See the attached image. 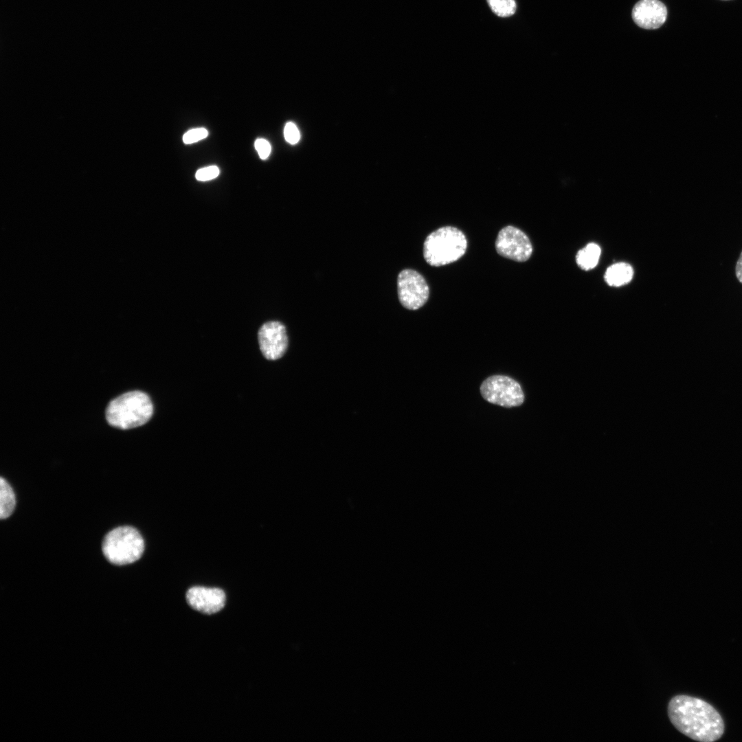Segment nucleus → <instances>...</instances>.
I'll return each mask as SVG.
<instances>
[{
    "mask_svg": "<svg viewBox=\"0 0 742 742\" xmlns=\"http://www.w3.org/2000/svg\"><path fill=\"white\" fill-rule=\"evenodd\" d=\"M667 710L674 727L693 740L713 742L724 732V722L719 712L699 698L676 695L670 700Z\"/></svg>",
    "mask_w": 742,
    "mask_h": 742,
    "instance_id": "obj_1",
    "label": "nucleus"
},
{
    "mask_svg": "<svg viewBox=\"0 0 742 742\" xmlns=\"http://www.w3.org/2000/svg\"><path fill=\"white\" fill-rule=\"evenodd\" d=\"M153 405L144 392L132 391L112 400L106 409V418L111 426L120 429L139 427L151 418Z\"/></svg>",
    "mask_w": 742,
    "mask_h": 742,
    "instance_id": "obj_2",
    "label": "nucleus"
},
{
    "mask_svg": "<svg viewBox=\"0 0 742 742\" xmlns=\"http://www.w3.org/2000/svg\"><path fill=\"white\" fill-rule=\"evenodd\" d=\"M467 249L464 234L452 226H445L429 234L423 244V256L431 266L441 267L462 257Z\"/></svg>",
    "mask_w": 742,
    "mask_h": 742,
    "instance_id": "obj_3",
    "label": "nucleus"
},
{
    "mask_svg": "<svg viewBox=\"0 0 742 742\" xmlns=\"http://www.w3.org/2000/svg\"><path fill=\"white\" fill-rule=\"evenodd\" d=\"M102 552L112 564L124 565L139 560L144 551V541L135 528L124 526L115 528L104 537Z\"/></svg>",
    "mask_w": 742,
    "mask_h": 742,
    "instance_id": "obj_4",
    "label": "nucleus"
},
{
    "mask_svg": "<svg viewBox=\"0 0 742 742\" xmlns=\"http://www.w3.org/2000/svg\"><path fill=\"white\" fill-rule=\"evenodd\" d=\"M480 390L486 401L504 407L519 406L524 401L520 385L508 376H491L482 383Z\"/></svg>",
    "mask_w": 742,
    "mask_h": 742,
    "instance_id": "obj_5",
    "label": "nucleus"
},
{
    "mask_svg": "<svg viewBox=\"0 0 742 742\" xmlns=\"http://www.w3.org/2000/svg\"><path fill=\"white\" fill-rule=\"evenodd\" d=\"M397 290L401 304L409 310H417L427 301L429 286L418 271L406 269L401 271L397 278Z\"/></svg>",
    "mask_w": 742,
    "mask_h": 742,
    "instance_id": "obj_6",
    "label": "nucleus"
},
{
    "mask_svg": "<svg viewBox=\"0 0 742 742\" xmlns=\"http://www.w3.org/2000/svg\"><path fill=\"white\" fill-rule=\"evenodd\" d=\"M495 245L500 256L517 262L528 260L532 253V245L528 236L512 225L506 226L499 232Z\"/></svg>",
    "mask_w": 742,
    "mask_h": 742,
    "instance_id": "obj_7",
    "label": "nucleus"
},
{
    "mask_svg": "<svg viewBox=\"0 0 742 742\" xmlns=\"http://www.w3.org/2000/svg\"><path fill=\"white\" fill-rule=\"evenodd\" d=\"M258 342L264 357L269 360L282 357L288 346L286 328L280 322L264 324L258 331Z\"/></svg>",
    "mask_w": 742,
    "mask_h": 742,
    "instance_id": "obj_8",
    "label": "nucleus"
},
{
    "mask_svg": "<svg viewBox=\"0 0 742 742\" xmlns=\"http://www.w3.org/2000/svg\"><path fill=\"white\" fill-rule=\"evenodd\" d=\"M226 596L223 590L216 587L194 586L186 593V600L194 609L205 614H214L225 605Z\"/></svg>",
    "mask_w": 742,
    "mask_h": 742,
    "instance_id": "obj_9",
    "label": "nucleus"
},
{
    "mask_svg": "<svg viewBox=\"0 0 742 742\" xmlns=\"http://www.w3.org/2000/svg\"><path fill=\"white\" fill-rule=\"evenodd\" d=\"M631 14L634 22L639 27L654 30L664 23L667 9L659 0H640L635 4Z\"/></svg>",
    "mask_w": 742,
    "mask_h": 742,
    "instance_id": "obj_10",
    "label": "nucleus"
},
{
    "mask_svg": "<svg viewBox=\"0 0 742 742\" xmlns=\"http://www.w3.org/2000/svg\"><path fill=\"white\" fill-rule=\"evenodd\" d=\"M633 276L632 267L626 262H618L607 268L605 273L606 282L612 286H620L629 283Z\"/></svg>",
    "mask_w": 742,
    "mask_h": 742,
    "instance_id": "obj_11",
    "label": "nucleus"
},
{
    "mask_svg": "<svg viewBox=\"0 0 742 742\" xmlns=\"http://www.w3.org/2000/svg\"><path fill=\"white\" fill-rule=\"evenodd\" d=\"M600 253V247L596 243H590L578 251L576 262L584 270L592 269L597 265Z\"/></svg>",
    "mask_w": 742,
    "mask_h": 742,
    "instance_id": "obj_12",
    "label": "nucleus"
},
{
    "mask_svg": "<svg viewBox=\"0 0 742 742\" xmlns=\"http://www.w3.org/2000/svg\"><path fill=\"white\" fill-rule=\"evenodd\" d=\"M16 505L15 494L8 482L0 479V517L8 518L14 511Z\"/></svg>",
    "mask_w": 742,
    "mask_h": 742,
    "instance_id": "obj_13",
    "label": "nucleus"
},
{
    "mask_svg": "<svg viewBox=\"0 0 742 742\" xmlns=\"http://www.w3.org/2000/svg\"><path fill=\"white\" fill-rule=\"evenodd\" d=\"M486 1L491 10L498 16H510L516 12L517 4L515 0Z\"/></svg>",
    "mask_w": 742,
    "mask_h": 742,
    "instance_id": "obj_14",
    "label": "nucleus"
},
{
    "mask_svg": "<svg viewBox=\"0 0 742 742\" xmlns=\"http://www.w3.org/2000/svg\"><path fill=\"white\" fill-rule=\"evenodd\" d=\"M208 135V131L205 128H196L187 131L183 136V141L186 144L195 143L205 139Z\"/></svg>",
    "mask_w": 742,
    "mask_h": 742,
    "instance_id": "obj_15",
    "label": "nucleus"
},
{
    "mask_svg": "<svg viewBox=\"0 0 742 742\" xmlns=\"http://www.w3.org/2000/svg\"><path fill=\"white\" fill-rule=\"evenodd\" d=\"M219 173L220 170L216 166H210L198 170L195 177L198 181H206L215 179Z\"/></svg>",
    "mask_w": 742,
    "mask_h": 742,
    "instance_id": "obj_16",
    "label": "nucleus"
},
{
    "mask_svg": "<svg viewBox=\"0 0 742 742\" xmlns=\"http://www.w3.org/2000/svg\"><path fill=\"white\" fill-rule=\"evenodd\" d=\"M284 135L286 141L291 144H297L300 139V131L297 126L292 122H289L285 124Z\"/></svg>",
    "mask_w": 742,
    "mask_h": 742,
    "instance_id": "obj_17",
    "label": "nucleus"
},
{
    "mask_svg": "<svg viewBox=\"0 0 742 742\" xmlns=\"http://www.w3.org/2000/svg\"><path fill=\"white\" fill-rule=\"evenodd\" d=\"M254 146L260 159H266L269 156L271 148V145L267 140L263 138H258L255 141Z\"/></svg>",
    "mask_w": 742,
    "mask_h": 742,
    "instance_id": "obj_18",
    "label": "nucleus"
},
{
    "mask_svg": "<svg viewBox=\"0 0 742 742\" xmlns=\"http://www.w3.org/2000/svg\"><path fill=\"white\" fill-rule=\"evenodd\" d=\"M735 272L737 279L741 283H742V251L737 262Z\"/></svg>",
    "mask_w": 742,
    "mask_h": 742,
    "instance_id": "obj_19",
    "label": "nucleus"
}]
</instances>
